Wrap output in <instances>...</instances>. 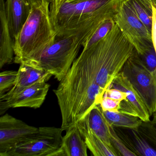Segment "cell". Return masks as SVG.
<instances>
[{
    "mask_svg": "<svg viewBox=\"0 0 156 156\" xmlns=\"http://www.w3.org/2000/svg\"><path fill=\"white\" fill-rule=\"evenodd\" d=\"M134 49L115 23L103 39L91 47L83 49L72 66L105 92Z\"/></svg>",
    "mask_w": 156,
    "mask_h": 156,
    "instance_id": "1",
    "label": "cell"
},
{
    "mask_svg": "<svg viewBox=\"0 0 156 156\" xmlns=\"http://www.w3.org/2000/svg\"><path fill=\"white\" fill-rule=\"evenodd\" d=\"M116 11L107 7L75 31L56 35L54 41L34 60L25 63L43 69L60 82L67 74L79 50L88 37L106 20L115 18Z\"/></svg>",
    "mask_w": 156,
    "mask_h": 156,
    "instance_id": "2",
    "label": "cell"
},
{
    "mask_svg": "<svg viewBox=\"0 0 156 156\" xmlns=\"http://www.w3.org/2000/svg\"><path fill=\"white\" fill-rule=\"evenodd\" d=\"M53 92L60 108L63 130L77 124L99 105L105 93L96 83L72 68Z\"/></svg>",
    "mask_w": 156,
    "mask_h": 156,
    "instance_id": "3",
    "label": "cell"
},
{
    "mask_svg": "<svg viewBox=\"0 0 156 156\" xmlns=\"http://www.w3.org/2000/svg\"><path fill=\"white\" fill-rule=\"evenodd\" d=\"M50 3L32 6L30 13L14 41V62H27L40 56L56 37L50 17Z\"/></svg>",
    "mask_w": 156,
    "mask_h": 156,
    "instance_id": "4",
    "label": "cell"
},
{
    "mask_svg": "<svg viewBox=\"0 0 156 156\" xmlns=\"http://www.w3.org/2000/svg\"><path fill=\"white\" fill-rule=\"evenodd\" d=\"M113 0H53L50 17L57 36L69 34L88 22Z\"/></svg>",
    "mask_w": 156,
    "mask_h": 156,
    "instance_id": "5",
    "label": "cell"
},
{
    "mask_svg": "<svg viewBox=\"0 0 156 156\" xmlns=\"http://www.w3.org/2000/svg\"><path fill=\"white\" fill-rule=\"evenodd\" d=\"M120 72L140 96L150 116L153 115L156 112V72L151 73L145 67L135 49Z\"/></svg>",
    "mask_w": 156,
    "mask_h": 156,
    "instance_id": "6",
    "label": "cell"
},
{
    "mask_svg": "<svg viewBox=\"0 0 156 156\" xmlns=\"http://www.w3.org/2000/svg\"><path fill=\"white\" fill-rule=\"evenodd\" d=\"M32 139L17 145L4 156H62V128L40 127Z\"/></svg>",
    "mask_w": 156,
    "mask_h": 156,
    "instance_id": "7",
    "label": "cell"
},
{
    "mask_svg": "<svg viewBox=\"0 0 156 156\" xmlns=\"http://www.w3.org/2000/svg\"><path fill=\"white\" fill-rule=\"evenodd\" d=\"M114 20L139 54H142L153 46L151 32L139 19L126 0L122 2Z\"/></svg>",
    "mask_w": 156,
    "mask_h": 156,
    "instance_id": "8",
    "label": "cell"
},
{
    "mask_svg": "<svg viewBox=\"0 0 156 156\" xmlns=\"http://www.w3.org/2000/svg\"><path fill=\"white\" fill-rule=\"evenodd\" d=\"M152 121H142L136 128L116 127L124 144L137 156H156V127Z\"/></svg>",
    "mask_w": 156,
    "mask_h": 156,
    "instance_id": "9",
    "label": "cell"
},
{
    "mask_svg": "<svg viewBox=\"0 0 156 156\" xmlns=\"http://www.w3.org/2000/svg\"><path fill=\"white\" fill-rule=\"evenodd\" d=\"M39 128L30 126L20 119L6 114L0 117V156L19 144L32 139Z\"/></svg>",
    "mask_w": 156,
    "mask_h": 156,
    "instance_id": "10",
    "label": "cell"
},
{
    "mask_svg": "<svg viewBox=\"0 0 156 156\" xmlns=\"http://www.w3.org/2000/svg\"><path fill=\"white\" fill-rule=\"evenodd\" d=\"M50 87L49 83L43 82L20 89L11 88L6 94L0 95L1 112L15 108H39L44 102Z\"/></svg>",
    "mask_w": 156,
    "mask_h": 156,
    "instance_id": "11",
    "label": "cell"
},
{
    "mask_svg": "<svg viewBox=\"0 0 156 156\" xmlns=\"http://www.w3.org/2000/svg\"><path fill=\"white\" fill-rule=\"evenodd\" d=\"M5 6L10 30L14 41L30 15L31 6L27 0H6Z\"/></svg>",
    "mask_w": 156,
    "mask_h": 156,
    "instance_id": "12",
    "label": "cell"
},
{
    "mask_svg": "<svg viewBox=\"0 0 156 156\" xmlns=\"http://www.w3.org/2000/svg\"><path fill=\"white\" fill-rule=\"evenodd\" d=\"M76 125L80 130H92L104 142L109 146H112L109 135V124L105 118L99 105L96 106L77 122Z\"/></svg>",
    "mask_w": 156,
    "mask_h": 156,
    "instance_id": "13",
    "label": "cell"
},
{
    "mask_svg": "<svg viewBox=\"0 0 156 156\" xmlns=\"http://www.w3.org/2000/svg\"><path fill=\"white\" fill-rule=\"evenodd\" d=\"M111 87L126 93L127 99L142 121L150 120V115L142 99L127 77L120 72L113 80Z\"/></svg>",
    "mask_w": 156,
    "mask_h": 156,
    "instance_id": "14",
    "label": "cell"
},
{
    "mask_svg": "<svg viewBox=\"0 0 156 156\" xmlns=\"http://www.w3.org/2000/svg\"><path fill=\"white\" fill-rule=\"evenodd\" d=\"M0 69L5 65L11 63L14 59V41L10 30L6 16L5 2L0 0Z\"/></svg>",
    "mask_w": 156,
    "mask_h": 156,
    "instance_id": "15",
    "label": "cell"
},
{
    "mask_svg": "<svg viewBox=\"0 0 156 156\" xmlns=\"http://www.w3.org/2000/svg\"><path fill=\"white\" fill-rule=\"evenodd\" d=\"M52 76V75L43 69L21 63L18 71L16 82L12 88L17 90L37 83H46Z\"/></svg>",
    "mask_w": 156,
    "mask_h": 156,
    "instance_id": "16",
    "label": "cell"
},
{
    "mask_svg": "<svg viewBox=\"0 0 156 156\" xmlns=\"http://www.w3.org/2000/svg\"><path fill=\"white\" fill-rule=\"evenodd\" d=\"M63 137L62 156H87V145L76 124L66 129Z\"/></svg>",
    "mask_w": 156,
    "mask_h": 156,
    "instance_id": "17",
    "label": "cell"
},
{
    "mask_svg": "<svg viewBox=\"0 0 156 156\" xmlns=\"http://www.w3.org/2000/svg\"><path fill=\"white\" fill-rule=\"evenodd\" d=\"M87 148L95 156H118L112 146L104 142L94 132L89 129L80 130Z\"/></svg>",
    "mask_w": 156,
    "mask_h": 156,
    "instance_id": "18",
    "label": "cell"
},
{
    "mask_svg": "<svg viewBox=\"0 0 156 156\" xmlns=\"http://www.w3.org/2000/svg\"><path fill=\"white\" fill-rule=\"evenodd\" d=\"M103 112L108 123L113 127L136 128L142 123V120L137 116L120 112L103 111Z\"/></svg>",
    "mask_w": 156,
    "mask_h": 156,
    "instance_id": "19",
    "label": "cell"
},
{
    "mask_svg": "<svg viewBox=\"0 0 156 156\" xmlns=\"http://www.w3.org/2000/svg\"><path fill=\"white\" fill-rule=\"evenodd\" d=\"M139 19L151 32L153 8L151 0H126Z\"/></svg>",
    "mask_w": 156,
    "mask_h": 156,
    "instance_id": "20",
    "label": "cell"
},
{
    "mask_svg": "<svg viewBox=\"0 0 156 156\" xmlns=\"http://www.w3.org/2000/svg\"><path fill=\"white\" fill-rule=\"evenodd\" d=\"M115 24L114 18L108 19L101 23L96 30L86 40L83 49H87L102 40L112 30Z\"/></svg>",
    "mask_w": 156,
    "mask_h": 156,
    "instance_id": "21",
    "label": "cell"
},
{
    "mask_svg": "<svg viewBox=\"0 0 156 156\" xmlns=\"http://www.w3.org/2000/svg\"><path fill=\"white\" fill-rule=\"evenodd\" d=\"M109 135L111 145L119 156H136L129 149L119 138L113 126L109 124Z\"/></svg>",
    "mask_w": 156,
    "mask_h": 156,
    "instance_id": "22",
    "label": "cell"
},
{
    "mask_svg": "<svg viewBox=\"0 0 156 156\" xmlns=\"http://www.w3.org/2000/svg\"><path fill=\"white\" fill-rule=\"evenodd\" d=\"M18 71H6L0 73V95L13 87L17 79Z\"/></svg>",
    "mask_w": 156,
    "mask_h": 156,
    "instance_id": "23",
    "label": "cell"
},
{
    "mask_svg": "<svg viewBox=\"0 0 156 156\" xmlns=\"http://www.w3.org/2000/svg\"><path fill=\"white\" fill-rule=\"evenodd\" d=\"M139 56L142 63L148 70L151 73H156V52L154 46L146 50L142 54H139Z\"/></svg>",
    "mask_w": 156,
    "mask_h": 156,
    "instance_id": "24",
    "label": "cell"
},
{
    "mask_svg": "<svg viewBox=\"0 0 156 156\" xmlns=\"http://www.w3.org/2000/svg\"><path fill=\"white\" fill-rule=\"evenodd\" d=\"M121 101L115 100L110 98L103 97L99 105L103 111H109L119 112Z\"/></svg>",
    "mask_w": 156,
    "mask_h": 156,
    "instance_id": "25",
    "label": "cell"
},
{
    "mask_svg": "<svg viewBox=\"0 0 156 156\" xmlns=\"http://www.w3.org/2000/svg\"><path fill=\"white\" fill-rule=\"evenodd\" d=\"M104 97H107L120 101L127 99V95L126 93L113 87L108 89L105 92Z\"/></svg>",
    "mask_w": 156,
    "mask_h": 156,
    "instance_id": "26",
    "label": "cell"
},
{
    "mask_svg": "<svg viewBox=\"0 0 156 156\" xmlns=\"http://www.w3.org/2000/svg\"><path fill=\"white\" fill-rule=\"evenodd\" d=\"M153 15H152V27H151V38L153 46L156 52V4L152 2Z\"/></svg>",
    "mask_w": 156,
    "mask_h": 156,
    "instance_id": "27",
    "label": "cell"
},
{
    "mask_svg": "<svg viewBox=\"0 0 156 156\" xmlns=\"http://www.w3.org/2000/svg\"><path fill=\"white\" fill-rule=\"evenodd\" d=\"M28 2L30 4L31 6H33L34 5H39L42 2V0H27Z\"/></svg>",
    "mask_w": 156,
    "mask_h": 156,
    "instance_id": "28",
    "label": "cell"
},
{
    "mask_svg": "<svg viewBox=\"0 0 156 156\" xmlns=\"http://www.w3.org/2000/svg\"><path fill=\"white\" fill-rule=\"evenodd\" d=\"M153 120H152V122H153L154 124L156 125V112L153 114Z\"/></svg>",
    "mask_w": 156,
    "mask_h": 156,
    "instance_id": "29",
    "label": "cell"
},
{
    "mask_svg": "<svg viewBox=\"0 0 156 156\" xmlns=\"http://www.w3.org/2000/svg\"><path fill=\"white\" fill-rule=\"evenodd\" d=\"M53 0H42V1L45 2H48V3L51 4Z\"/></svg>",
    "mask_w": 156,
    "mask_h": 156,
    "instance_id": "30",
    "label": "cell"
},
{
    "mask_svg": "<svg viewBox=\"0 0 156 156\" xmlns=\"http://www.w3.org/2000/svg\"><path fill=\"white\" fill-rule=\"evenodd\" d=\"M151 1L152 2H153V3L156 4V0H151Z\"/></svg>",
    "mask_w": 156,
    "mask_h": 156,
    "instance_id": "31",
    "label": "cell"
}]
</instances>
